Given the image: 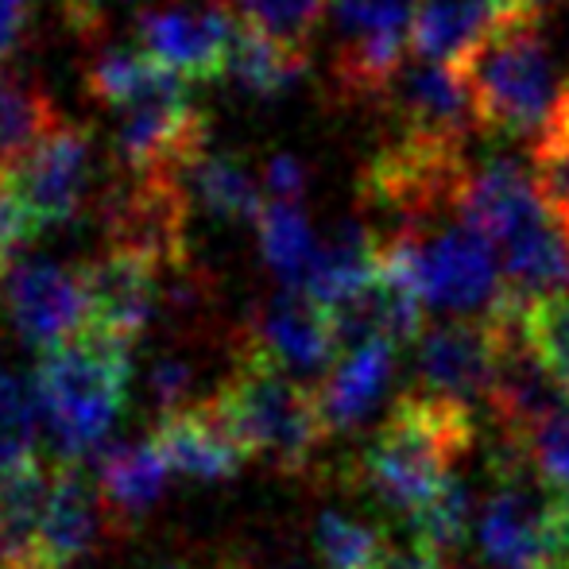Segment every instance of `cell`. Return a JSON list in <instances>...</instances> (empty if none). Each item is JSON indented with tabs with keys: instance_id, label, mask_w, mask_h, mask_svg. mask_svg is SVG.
<instances>
[{
	"instance_id": "obj_24",
	"label": "cell",
	"mask_w": 569,
	"mask_h": 569,
	"mask_svg": "<svg viewBox=\"0 0 569 569\" xmlns=\"http://www.w3.org/2000/svg\"><path fill=\"white\" fill-rule=\"evenodd\" d=\"M86 90L106 109L124 113V109H136L151 98L182 90V78L148 59L140 47H101L86 67Z\"/></svg>"
},
{
	"instance_id": "obj_10",
	"label": "cell",
	"mask_w": 569,
	"mask_h": 569,
	"mask_svg": "<svg viewBox=\"0 0 569 569\" xmlns=\"http://www.w3.org/2000/svg\"><path fill=\"white\" fill-rule=\"evenodd\" d=\"M237 20L218 0H167L136 16V47L182 82L226 78Z\"/></svg>"
},
{
	"instance_id": "obj_27",
	"label": "cell",
	"mask_w": 569,
	"mask_h": 569,
	"mask_svg": "<svg viewBox=\"0 0 569 569\" xmlns=\"http://www.w3.org/2000/svg\"><path fill=\"white\" fill-rule=\"evenodd\" d=\"M256 237H260L263 263L287 291H307L315 276L322 240L310 229V218L295 202H268L256 218Z\"/></svg>"
},
{
	"instance_id": "obj_43",
	"label": "cell",
	"mask_w": 569,
	"mask_h": 569,
	"mask_svg": "<svg viewBox=\"0 0 569 569\" xmlns=\"http://www.w3.org/2000/svg\"><path fill=\"white\" fill-rule=\"evenodd\" d=\"M276 569H307V566H302V562H279Z\"/></svg>"
},
{
	"instance_id": "obj_9",
	"label": "cell",
	"mask_w": 569,
	"mask_h": 569,
	"mask_svg": "<svg viewBox=\"0 0 569 569\" xmlns=\"http://www.w3.org/2000/svg\"><path fill=\"white\" fill-rule=\"evenodd\" d=\"M190 206L194 202L182 174L124 171L101 194V232L109 252L151 263L159 276L187 268Z\"/></svg>"
},
{
	"instance_id": "obj_18",
	"label": "cell",
	"mask_w": 569,
	"mask_h": 569,
	"mask_svg": "<svg viewBox=\"0 0 569 569\" xmlns=\"http://www.w3.org/2000/svg\"><path fill=\"white\" fill-rule=\"evenodd\" d=\"M109 519L78 465H51L43 519H39V569H78L98 550Z\"/></svg>"
},
{
	"instance_id": "obj_6",
	"label": "cell",
	"mask_w": 569,
	"mask_h": 569,
	"mask_svg": "<svg viewBox=\"0 0 569 569\" xmlns=\"http://www.w3.org/2000/svg\"><path fill=\"white\" fill-rule=\"evenodd\" d=\"M380 260L403 271L430 310L485 318L508 299L500 252L465 218L430 232H391L380 240Z\"/></svg>"
},
{
	"instance_id": "obj_5",
	"label": "cell",
	"mask_w": 569,
	"mask_h": 569,
	"mask_svg": "<svg viewBox=\"0 0 569 569\" xmlns=\"http://www.w3.org/2000/svg\"><path fill=\"white\" fill-rule=\"evenodd\" d=\"M472 167L465 143L391 132L360 171V198L391 213L396 232H430L465 218Z\"/></svg>"
},
{
	"instance_id": "obj_19",
	"label": "cell",
	"mask_w": 569,
	"mask_h": 569,
	"mask_svg": "<svg viewBox=\"0 0 569 569\" xmlns=\"http://www.w3.org/2000/svg\"><path fill=\"white\" fill-rule=\"evenodd\" d=\"M151 442L159 446L163 461L171 465V472L190 480H229L244 469L248 457L244 446L237 442V435L226 427L210 399L202 403H187L179 411L159 415V427L151 435Z\"/></svg>"
},
{
	"instance_id": "obj_41",
	"label": "cell",
	"mask_w": 569,
	"mask_h": 569,
	"mask_svg": "<svg viewBox=\"0 0 569 569\" xmlns=\"http://www.w3.org/2000/svg\"><path fill=\"white\" fill-rule=\"evenodd\" d=\"M383 569H446V558L430 555L427 547H419V542H407L403 550L391 547L388 562H383Z\"/></svg>"
},
{
	"instance_id": "obj_12",
	"label": "cell",
	"mask_w": 569,
	"mask_h": 569,
	"mask_svg": "<svg viewBox=\"0 0 569 569\" xmlns=\"http://www.w3.org/2000/svg\"><path fill=\"white\" fill-rule=\"evenodd\" d=\"M500 360V322L485 318H450L422 330L415 349V376L419 391L450 399L472 411V403L488 399Z\"/></svg>"
},
{
	"instance_id": "obj_26",
	"label": "cell",
	"mask_w": 569,
	"mask_h": 569,
	"mask_svg": "<svg viewBox=\"0 0 569 569\" xmlns=\"http://www.w3.org/2000/svg\"><path fill=\"white\" fill-rule=\"evenodd\" d=\"M307 74V51L291 43H279L268 39L252 28H240L232 36L229 47V62H226V78L248 98H283L287 90L299 86V78Z\"/></svg>"
},
{
	"instance_id": "obj_42",
	"label": "cell",
	"mask_w": 569,
	"mask_h": 569,
	"mask_svg": "<svg viewBox=\"0 0 569 569\" xmlns=\"http://www.w3.org/2000/svg\"><path fill=\"white\" fill-rule=\"evenodd\" d=\"M562 508H566V569H569V496H562Z\"/></svg>"
},
{
	"instance_id": "obj_36",
	"label": "cell",
	"mask_w": 569,
	"mask_h": 569,
	"mask_svg": "<svg viewBox=\"0 0 569 569\" xmlns=\"http://www.w3.org/2000/svg\"><path fill=\"white\" fill-rule=\"evenodd\" d=\"M39 232H43V226L36 221L31 206L23 202L16 179L0 171V276H4L16 260H23V252L36 244Z\"/></svg>"
},
{
	"instance_id": "obj_1",
	"label": "cell",
	"mask_w": 569,
	"mask_h": 569,
	"mask_svg": "<svg viewBox=\"0 0 569 569\" xmlns=\"http://www.w3.org/2000/svg\"><path fill=\"white\" fill-rule=\"evenodd\" d=\"M472 438L477 427L469 407L415 388L391 403L388 419L360 450L357 480L380 508L411 523L453 477V465L469 453Z\"/></svg>"
},
{
	"instance_id": "obj_13",
	"label": "cell",
	"mask_w": 569,
	"mask_h": 569,
	"mask_svg": "<svg viewBox=\"0 0 569 569\" xmlns=\"http://www.w3.org/2000/svg\"><path fill=\"white\" fill-rule=\"evenodd\" d=\"M383 109H388L396 132L427 136V140L465 143L472 128H480L461 67L419 59V54L407 59L399 74L391 78L388 93H383Z\"/></svg>"
},
{
	"instance_id": "obj_35",
	"label": "cell",
	"mask_w": 569,
	"mask_h": 569,
	"mask_svg": "<svg viewBox=\"0 0 569 569\" xmlns=\"http://www.w3.org/2000/svg\"><path fill=\"white\" fill-rule=\"evenodd\" d=\"M531 461V469L542 477V485L558 496H569V407L555 411L547 422L523 438V446H511Z\"/></svg>"
},
{
	"instance_id": "obj_29",
	"label": "cell",
	"mask_w": 569,
	"mask_h": 569,
	"mask_svg": "<svg viewBox=\"0 0 569 569\" xmlns=\"http://www.w3.org/2000/svg\"><path fill=\"white\" fill-rule=\"evenodd\" d=\"M39 396L36 383L0 368V485L39 465Z\"/></svg>"
},
{
	"instance_id": "obj_16",
	"label": "cell",
	"mask_w": 569,
	"mask_h": 569,
	"mask_svg": "<svg viewBox=\"0 0 569 569\" xmlns=\"http://www.w3.org/2000/svg\"><path fill=\"white\" fill-rule=\"evenodd\" d=\"M244 338L291 376L330 372L341 357L333 310L307 291H279L260 302Z\"/></svg>"
},
{
	"instance_id": "obj_15",
	"label": "cell",
	"mask_w": 569,
	"mask_h": 569,
	"mask_svg": "<svg viewBox=\"0 0 569 569\" xmlns=\"http://www.w3.org/2000/svg\"><path fill=\"white\" fill-rule=\"evenodd\" d=\"M120 171L182 174L206 151V117L187 101V90H171L136 109H124L113 136Z\"/></svg>"
},
{
	"instance_id": "obj_17",
	"label": "cell",
	"mask_w": 569,
	"mask_h": 569,
	"mask_svg": "<svg viewBox=\"0 0 569 569\" xmlns=\"http://www.w3.org/2000/svg\"><path fill=\"white\" fill-rule=\"evenodd\" d=\"M82 287L86 307H90L86 330L113 338L128 349L163 315V276L132 256L106 252L90 260L82 268Z\"/></svg>"
},
{
	"instance_id": "obj_34",
	"label": "cell",
	"mask_w": 569,
	"mask_h": 569,
	"mask_svg": "<svg viewBox=\"0 0 569 569\" xmlns=\"http://www.w3.org/2000/svg\"><path fill=\"white\" fill-rule=\"evenodd\" d=\"M519 318H523V333L531 349L569 388V295L531 302V307L519 310Z\"/></svg>"
},
{
	"instance_id": "obj_20",
	"label": "cell",
	"mask_w": 569,
	"mask_h": 569,
	"mask_svg": "<svg viewBox=\"0 0 569 569\" xmlns=\"http://www.w3.org/2000/svg\"><path fill=\"white\" fill-rule=\"evenodd\" d=\"M391 376H396V345L368 341L357 349H345L326 380L315 388L318 411L330 435H349L372 415V407L383 399Z\"/></svg>"
},
{
	"instance_id": "obj_45",
	"label": "cell",
	"mask_w": 569,
	"mask_h": 569,
	"mask_svg": "<svg viewBox=\"0 0 569 569\" xmlns=\"http://www.w3.org/2000/svg\"><path fill=\"white\" fill-rule=\"evenodd\" d=\"M523 4H542V8H547V0H523Z\"/></svg>"
},
{
	"instance_id": "obj_21",
	"label": "cell",
	"mask_w": 569,
	"mask_h": 569,
	"mask_svg": "<svg viewBox=\"0 0 569 569\" xmlns=\"http://www.w3.org/2000/svg\"><path fill=\"white\" fill-rule=\"evenodd\" d=\"M171 465L163 461L159 446L151 442H124L101 457L98 472V500L106 508L109 527H136L156 511L167 492Z\"/></svg>"
},
{
	"instance_id": "obj_44",
	"label": "cell",
	"mask_w": 569,
	"mask_h": 569,
	"mask_svg": "<svg viewBox=\"0 0 569 569\" xmlns=\"http://www.w3.org/2000/svg\"><path fill=\"white\" fill-rule=\"evenodd\" d=\"M163 569H190V566H182V562H179V566H163ZM213 569H237V566H213Z\"/></svg>"
},
{
	"instance_id": "obj_23",
	"label": "cell",
	"mask_w": 569,
	"mask_h": 569,
	"mask_svg": "<svg viewBox=\"0 0 569 569\" xmlns=\"http://www.w3.org/2000/svg\"><path fill=\"white\" fill-rule=\"evenodd\" d=\"M59 124L62 117L39 78L0 62V171L12 174Z\"/></svg>"
},
{
	"instance_id": "obj_4",
	"label": "cell",
	"mask_w": 569,
	"mask_h": 569,
	"mask_svg": "<svg viewBox=\"0 0 569 569\" xmlns=\"http://www.w3.org/2000/svg\"><path fill=\"white\" fill-rule=\"evenodd\" d=\"M128 376H132L128 345L93 330H82L67 345L43 352L31 383L59 461L82 465L106 446L124 407Z\"/></svg>"
},
{
	"instance_id": "obj_38",
	"label": "cell",
	"mask_w": 569,
	"mask_h": 569,
	"mask_svg": "<svg viewBox=\"0 0 569 569\" xmlns=\"http://www.w3.org/2000/svg\"><path fill=\"white\" fill-rule=\"evenodd\" d=\"M307 187H310L307 167H302V159L287 156V151L271 156V163L263 167V190H268L271 202L302 206V198H307Z\"/></svg>"
},
{
	"instance_id": "obj_3",
	"label": "cell",
	"mask_w": 569,
	"mask_h": 569,
	"mask_svg": "<svg viewBox=\"0 0 569 569\" xmlns=\"http://www.w3.org/2000/svg\"><path fill=\"white\" fill-rule=\"evenodd\" d=\"M210 403L248 457H263L283 472L310 469L318 446L330 435L315 391L302 388L248 338L237 341L232 368L210 396Z\"/></svg>"
},
{
	"instance_id": "obj_25",
	"label": "cell",
	"mask_w": 569,
	"mask_h": 569,
	"mask_svg": "<svg viewBox=\"0 0 569 569\" xmlns=\"http://www.w3.org/2000/svg\"><path fill=\"white\" fill-rule=\"evenodd\" d=\"M380 271V237L365 221H341L330 240H322L315 276L307 295H315L322 307H341L357 291H365Z\"/></svg>"
},
{
	"instance_id": "obj_37",
	"label": "cell",
	"mask_w": 569,
	"mask_h": 569,
	"mask_svg": "<svg viewBox=\"0 0 569 569\" xmlns=\"http://www.w3.org/2000/svg\"><path fill=\"white\" fill-rule=\"evenodd\" d=\"M190 391H194V360L182 357L179 349L159 352V357L148 365V396L163 415L194 403Z\"/></svg>"
},
{
	"instance_id": "obj_7",
	"label": "cell",
	"mask_w": 569,
	"mask_h": 569,
	"mask_svg": "<svg viewBox=\"0 0 569 569\" xmlns=\"http://www.w3.org/2000/svg\"><path fill=\"white\" fill-rule=\"evenodd\" d=\"M492 496L477 519L480 555L492 569H566V508L519 450L492 457Z\"/></svg>"
},
{
	"instance_id": "obj_31",
	"label": "cell",
	"mask_w": 569,
	"mask_h": 569,
	"mask_svg": "<svg viewBox=\"0 0 569 569\" xmlns=\"http://www.w3.org/2000/svg\"><path fill=\"white\" fill-rule=\"evenodd\" d=\"M221 8L240 23L279 43H291L307 51L318 20L330 0H218Z\"/></svg>"
},
{
	"instance_id": "obj_11",
	"label": "cell",
	"mask_w": 569,
	"mask_h": 569,
	"mask_svg": "<svg viewBox=\"0 0 569 569\" xmlns=\"http://www.w3.org/2000/svg\"><path fill=\"white\" fill-rule=\"evenodd\" d=\"M0 302L12 330L36 349H59L90 326L82 271L23 256L0 276Z\"/></svg>"
},
{
	"instance_id": "obj_33",
	"label": "cell",
	"mask_w": 569,
	"mask_h": 569,
	"mask_svg": "<svg viewBox=\"0 0 569 569\" xmlns=\"http://www.w3.org/2000/svg\"><path fill=\"white\" fill-rule=\"evenodd\" d=\"M469 508H472L469 488H465V480L453 472L435 492V500L411 519V542L427 547L430 555H438V558L457 555V550L465 547V539H469Z\"/></svg>"
},
{
	"instance_id": "obj_22",
	"label": "cell",
	"mask_w": 569,
	"mask_h": 569,
	"mask_svg": "<svg viewBox=\"0 0 569 569\" xmlns=\"http://www.w3.org/2000/svg\"><path fill=\"white\" fill-rule=\"evenodd\" d=\"M523 0H419L411 51L419 59L461 62Z\"/></svg>"
},
{
	"instance_id": "obj_2",
	"label": "cell",
	"mask_w": 569,
	"mask_h": 569,
	"mask_svg": "<svg viewBox=\"0 0 569 569\" xmlns=\"http://www.w3.org/2000/svg\"><path fill=\"white\" fill-rule=\"evenodd\" d=\"M542 4H519L465 54L461 67L469 82L480 128L500 136H531V143L547 132L562 86L555 78V54L542 28Z\"/></svg>"
},
{
	"instance_id": "obj_28",
	"label": "cell",
	"mask_w": 569,
	"mask_h": 569,
	"mask_svg": "<svg viewBox=\"0 0 569 569\" xmlns=\"http://www.w3.org/2000/svg\"><path fill=\"white\" fill-rule=\"evenodd\" d=\"M182 182H187L190 202L202 206L218 221H256L263 213L260 182L240 159L221 156V151H202L182 171Z\"/></svg>"
},
{
	"instance_id": "obj_39",
	"label": "cell",
	"mask_w": 569,
	"mask_h": 569,
	"mask_svg": "<svg viewBox=\"0 0 569 569\" xmlns=\"http://www.w3.org/2000/svg\"><path fill=\"white\" fill-rule=\"evenodd\" d=\"M132 4L136 0H62V16H67V23L78 36L98 43L101 31L117 20V12H124V8H132Z\"/></svg>"
},
{
	"instance_id": "obj_40",
	"label": "cell",
	"mask_w": 569,
	"mask_h": 569,
	"mask_svg": "<svg viewBox=\"0 0 569 569\" xmlns=\"http://www.w3.org/2000/svg\"><path fill=\"white\" fill-rule=\"evenodd\" d=\"M31 23V0H0V62L20 47L23 31Z\"/></svg>"
},
{
	"instance_id": "obj_32",
	"label": "cell",
	"mask_w": 569,
	"mask_h": 569,
	"mask_svg": "<svg viewBox=\"0 0 569 569\" xmlns=\"http://www.w3.org/2000/svg\"><path fill=\"white\" fill-rule=\"evenodd\" d=\"M531 179L542 206L569 232V106L558 101L547 132L531 143Z\"/></svg>"
},
{
	"instance_id": "obj_8",
	"label": "cell",
	"mask_w": 569,
	"mask_h": 569,
	"mask_svg": "<svg viewBox=\"0 0 569 569\" xmlns=\"http://www.w3.org/2000/svg\"><path fill=\"white\" fill-rule=\"evenodd\" d=\"M419 0H330V82L338 101H383L407 62Z\"/></svg>"
},
{
	"instance_id": "obj_30",
	"label": "cell",
	"mask_w": 569,
	"mask_h": 569,
	"mask_svg": "<svg viewBox=\"0 0 569 569\" xmlns=\"http://www.w3.org/2000/svg\"><path fill=\"white\" fill-rule=\"evenodd\" d=\"M315 547L322 558V569H383L391 555V542L380 527L349 519L341 511L318 516Z\"/></svg>"
},
{
	"instance_id": "obj_14",
	"label": "cell",
	"mask_w": 569,
	"mask_h": 569,
	"mask_svg": "<svg viewBox=\"0 0 569 569\" xmlns=\"http://www.w3.org/2000/svg\"><path fill=\"white\" fill-rule=\"evenodd\" d=\"M93 174V140L86 128L62 120L54 132L39 140V148L12 171L23 202L31 206L36 221L47 229L70 226L82 213Z\"/></svg>"
}]
</instances>
